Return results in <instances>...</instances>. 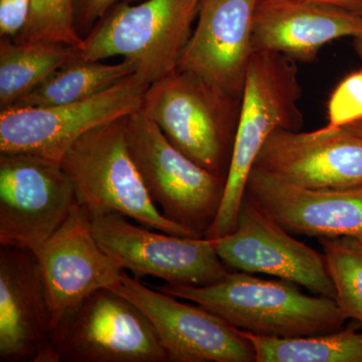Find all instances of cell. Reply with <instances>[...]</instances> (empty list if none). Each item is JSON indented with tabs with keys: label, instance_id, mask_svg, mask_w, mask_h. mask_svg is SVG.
Listing matches in <instances>:
<instances>
[{
	"label": "cell",
	"instance_id": "5bb4252c",
	"mask_svg": "<svg viewBox=\"0 0 362 362\" xmlns=\"http://www.w3.org/2000/svg\"><path fill=\"white\" fill-rule=\"evenodd\" d=\"M52 308L32 250L0 245V361L54 362Z\"/></svg>",
	"mask_w": 362,
	"mask_h": 362
},
{
	"label": "cell",
	"instance_id": "ffe728a7",
	"mask_svg": "<svg viewBox=\"0 0 362 362\" xmlns=\"http://www.w3.org/2000/svg\"><path fill=\"white\" fill-rule=\"evenodd\" d=\"M135 74L127 59L118 64L75 58L45 78L13 106L47 107L82 101Z\"/></svg>",
	"mask_w": 362,
	"mask_h": 362
},
{
	"label": "cell",
	"instance_id": "9c48e42d",
	"mask_svg": "<svg viewBox=\"0 0 362 362\" xmlns=\"http://www.w3.org/2000/svg\"><path fill=\"white\" fill-rule=\"evenodd\" d=\"M90 221L102 249L137 279L152 276L168 284L206 286L230 272L206 237L156 232L116 213L90 216Z\"/></svg>",
	"mask_w": 362,
	"mask_h": 362
},
{
	"label": "cell",
	"instance_id": "8fae6325",
	"mask_svg": "<svg viewBox=\"0 0 362 362\" xmlns=\"http://www.w3.org/2000/svg\"><path fill=\"white\" fill-rule=\"evenodd\" d=\"M213 240L228 269L265 274L335 299V287L324 254L295 239L247 194L233 232Z\"/></svg>",
	"mask_w": 362,
	"mask_h": 362
},
{
	"label": "cell",
	"instance_id": "4316f807",
	"mask_svg": "<svg viewBox=\"0 0 362 362\" xmlns=\"http://www.w3.org/2000/svg\"><path fill=\"white\" fill-rule=\"evenodd\" d=\"M305 1L362 14V0H305Z\"/></svg>",
	"mask_w": 362,
	"mask_h": 362
},
{
	"label": "cell",
	"instance_id": "cb8c5ba5",
	"mask_svg": "<svg viewBox=\"0 0 362 362\" xmlns=\"http://www.w3.org/2000/svg\"><path fill=\"white\" fill-rule=\"evenodd\" d=\"M362 120V70L337 86L328 103V125L344 127Z\"/></svg>",
	"mask_w": 362,
	"mask_h": 362
},
{
	"label": "cell",
	"instance_id": "e0dca14e",
	"mask_svg": "<svg viewBox=\"0 0 362 362\" xmlns=\"http://www.w3.org/2000/svg\"><path fill=\"white\" fill-rule=\"evenodd\" d=\"M246 194L292 235L362 243V185L302 187L252 168Z\"/></svg>",
	"mask_w": 362,
	"mask_h": 362
},
{
	"label": "cell",
	"instance_id": "2e32d148",
	"mask_svg": "<svg viewBox=\"0 0 362 362\" xmlns=\"http://www.w3.org/2000/svg\"><path fill=\"white\" fill-rule=\"evenodd\" d=\"M258 0H202L177 69L189 71L223 94L240 100L254 54Z\"/></svg>",
	"mask_w": 362,
	"mask_h": 362
},
{
	"label": "cell",
	"instance_id": "83f0119b",
	"mask_svg": "<svg viewBox=\"0 0 362 362\" xmlns=\"http://www.w3.org/2000/svg\"><path fill=\"white\" fill-rule=\"evenodd\" d=\"M354 47L359 57L362 59V35L361 37H354ZM345 129L351 131V132L356 133L357 135L362 136V120L357 121L349 125L344 126Z\"/></svg>",
	"mask_w": 362,
	"mask_h": 362
},
{
	"label": "cell",
	"instance_id": "8992f818",
	"mask_svg": "<svg viewBox=\"0 0 362 362\" xmlns=\"http://www.w3.org/2000/svg\"><path fill=\"white\" fill-rule=\"evenodd\" d=\"M126 137L157 209L169 221L204 237L220 209L226 178L188 158L140 110L126 117Z\"/></svg>",
	"mask_w": 362,
	"mask_h": 362
},
{
	"label": "cell",
	"instance_id": "277c9868",
	"mask_svg": "<svg viewBox=\"0 0 362 362\" xmlns=\"http://www.w3.org/2000/svg\"><path fill=\"white\" fill-rule=\"evenodd\" d=\"M240 100L189 71H171L147 88L140 111L195 163L226 180Z\"/></svg>",
	"mask_w": 362,
	"mask_h": 362
},
{
	"label": "cell",
	"instance_id": "3957f363",
	"mask_svg": "<svg viewBox=\"0 0 362 362\" xmlns=\"http://www.w3.org/2000/svg\"><path fill=\"white\" fill-rule=\"evenodd\" d=\"M126 117L86 132L59 162L75 187L78 204L85 206L90 216L120 214L159 232L201 238L169 221L152 202L131 156Z\"/></svg>",
	"mask_w": 362,
	"mask_h": 362
},
{
	"label": "cell",
	"instance_id": "9a60e30c",
	"mask_svg": "<svg viewBox=\"0 0 362 362\" xmlns=\"http://www.w3.org/2000/svg\"><path fill=\"white\" fill-rule=\"evenodd\" d=\"M255 169L308 188L362 185V136L327 125L310 132L278 129L257 156Z\"/></svg>",
	"mask_w": 362,
	"mask_h": 362
},
{
	"label": "cell",
	"instance_id": "44dd1931",
	"mask_svg": "<svg viewBox=\"0 0 362 362\" xmlns=\"http://www.w3.org/2000/svg\"><path fill=\"white\" fill-rule=\"evenodd\" d=\"M240 331L254 347L256 362H362V332L351 328L297 337Z\"/></svg>",
	"mask_w": 362,
	"mask_h": 362
},
{
	"label": "cell",
	"instance_id": "484cf974",
	"mask_svg": "<svg viewBox=\"0 0 362 362\" xmlns=\"http://www.w3.org/2000/svg\"><path fill=\"white\" fill-rule=\"evenodd\" d=\"M33 0H0V33L14 39L30 18Z\"/></svg>",
	"mask_w": 362,
	"mask_h": 362
},
{
	"label": "cell",
	"instance_id": "4fadbf2b",
	"mask_svg": "<svg viewBox=\"0 0 362 362\" xmlns=\"http://www.w3.org/2000/svg\"><path fill=\"white\" fill-rule=\"evenodd\" d=\"M35 252L49 289L52 330L93 293L114 290L122 281L123 269L100 246L93 233L89 211L80 204Z\"/></svg>",
	"mask_w": 362,
	"mask_h": 362
},
{
	"label": "cell",
	"instance_id": "ba28073f",
	"mask_svg": "<svg viewBox=\"0 0 362 362\" xmlns=\"http://www.w3.org/2000/svg\"><path fill=\"white\" fill-rule=\"evenodd\" d=\"M54 362H168L156 328L127 298L93 293L52 332Z\"/></svg>",
	"mask_w": 362,
	"mask_h": 362
},
{
	"label": "cell",
	"instance_id": "52a82bcc",
	"mask_svg": "<svg viewBox=\"0 0 362 362\" xmlns=\"http://www.w3.org/2000/svg\"><path fill=\"white\" fill-rule=\"evenodd\" d=\"M148 84L135 74L74 103L11 106L0 111V154H30L59 163L86 132L139 111Z\"/></svg>",
	"mask_w": 362,
	"mask_h": 362
},
{
	"label": "cell",
	"instance_id": "30bf717a",
	"mask_svg": "<svg viewBox=\"0 0 362 362\" xmlns=\"http://www.w3.org/2000/svg\"><path fill=\"white\" fill-rule=\"evenodd\" d=\"M77 204L61 164L30 154H0V245L37 252Z\"/></svg>",
	"mask_w": 362,
	"mask_h": 362
},
{
	"label": "cell",
	"instance_id": "ac0fdd59",
	"mask_svg": "<svg viewBox=\"0 0 362 362\" xmlns=\"http://www.w3.org/2000/svg\"><path fill=\"white\" fill-rule=\"evenodd\" d=\"M362 35V14L305 0H258L255 52H273L296 62L314 61L333 40Z\"/></svg>",
	"mask_w": 362,
	"mask_h": 362
},
{
	"label": "cell",
	"instance_id": "5b68a950",
	"mask_svg": "<svg viewBox=\"0 0 362 362\" xmlns=\"http://www.w3.org/2000/svg\"><path fill=\"white\" fill-rule=\"evenodd\" d=\"M201 1L121 2L83 39L78 58L104 61L122 57L132 64L140 80L152 84L177 69Z\"/></svg>",
	"mask_w": 362,
	"mask_h": 362
},
{
	"label": "cell",
	"instance_id": "d4e9b609",
	"mask_svg": "<svg viewBox=\"0 0 362 362\" xmlns=\"http://www.w3.org/2000/svg\"><path fill=\"white\" fill-rule=\"evenodd\" d=\"M129 0H74V13L77 32L84 39L86 35L113 7Z\"/></svg>",
	"mask_w": 362,
	"mask_h": 362
},
{
	"label": "cell",
	"instance_id": "603a6c76",
	"mask_svg": "<svg viewBox=\"0 0 362 362\" xmlns=\"http://www.w3.org/2000/svg\"><path fill=\"white\" fill-rule=\"evenodd\" d=\"M16 42H54L80 49L83 37L75 25L74 0H33L30 18Z\"/></svg>",
	"mask_w": 362,
	"mask_h": 362
},
{
	"label": "cell",
	"instance_id": "6da1fadb",
	"mask_svg": "<svg viewBox=\"0 0 362 362\" xmlns=\"http://www.w3.org/2000/svg\"><path fill=\"white\" fill-rule=\"evenodd\" d=\"M157 290L214 312L238 329L269 337H297L341 329L349 317L333 298L304 294L288 281L230 271L206 286L166 284Z\"/></svg>",
	"mask_w": 362,
	"mask_h": 362
},
{
	"label": "cell",
	"instance_id": "7402d4cb",
	"mask_svg": "<svg viewBox=\"0 0 362 362\" xmlns=\"http://www.w3.org/2000/svg\"><path fill=\"white\" fill-rule=\"evenodd\" d=\"M335 287V300L349 318L362 324V243L351 238L319 239Z\"/></svg>",
	"mask_w": 362,
	"mask_h": 362
},
{
	"label": "cell",
	"instance_id": "d6986e66",
	"mask_svg": "<svg viewBox=\"0 0 362 362\" xmlns=\"http://www.w3.org/2000/svg\"><path fill=\"white\" fill-rule=\"evenodd\" d=\"M78 56L77 47L54 42H0V109L18 100Z\"/></svg>",
	"mask_w": 362,
	"mask_h": 362
},
{
	"label": "cell",
	"instance_id": "7a4b0ae2",
	"mask_svg": "<svg viewBox=\"0 0 362 362\" xmlns=\"http://www.w3.org/2000/svg\"><path fill=\"white\" fill-rule=\"evenodd\" d=\"M301 97L296 62L277 52L252 54L240 98L225 192L216 220L204 235L207 239L235 230L250 173L267 139L276 130H300L303 125Z\"/></svg>",
	"mask_w": 362,
	"mask_h": 362
},
{
	"label": "cell",
	"instance_id": "7c38bea8",
	"mask_svg": "<svg viewBox=\"0 0 362 362\" xmlns=\"http://www.w3.org/2000/svg\"><path fill=\"white\" fill-rule=\"evenodd\" d=\"M114 291L127 298L149 319L173 362H256L254 347L225 319L142 284L123 272Z\"/></svg>",
	"mask_w": 362,
	"mask_h": 362
}]
</instances>
